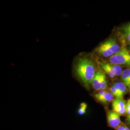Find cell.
<instances>
[{"label":"cell","instance_id":"cell-4","mask_svg":"<svg viewBox=\"0 0 130 130\" xmlns=\"http://www.w3.org/2000/svg\"><path fill=\"white\" fill-rule=\"evenodd\" d=\"M107 121L109 126L113 129H116L121 124L120 115L113 110L107 112Z\"/></svg>","mask_w":130,"mask_h":130},{"label":"cell","instance_id":"cell-11","mask_svg":"<svg viewBox=\"0 0 130 130\" xmlns=\"http://www.w3.org/2000/svg\"><path fill=\"white\" fill-rule=\"evenodd\" d=\"M121 79L123 84L127 86V88L129 87V74H128V69L125 70L122 72L121 74Z\"/></svg>","mask_w":130,"mask_h":130},{"label":"cell","instance_id":"cell-18","mask_svg":"<svg viewBox=\"0 0 130 130\" xmlns=\"http://www.w3.org/2000/svg\"><path fill=\"white\" fill-rule=\"evenodd\" d=\"M116 130H125L124 125V124L121 125L117 129H116Z\"/></svg>","mask_w":130,"mask_h":130},{"label":"cell","instance_id":"cell-1","mask_svg":"<svg viewBox=\"0 0 130 130\" xmlns=\"http://www.w3.org/2000/svg\"><path fill=\"white\" fill-rule=\"evenodd\" d=\"M76 72L85 86L88 87L96 74L94 63L88 58H80L76 66Z\"/></svg>","mask_w":130,"mask_h":130},{"label":"cell","instance_id":"cell-17","mask_svg":"<svg viewBox=\"0 0 130 130\" xmlns=\"http://www.w3.org/2000/svg\"><path fill=\"white\" fill-rule=\"evenodd\" d=\"M126 115L130 117V98L126 102Z\"/></svg>","mask_w":130,"mask_h":130},{"label":"cell","instance_id":"cell-20","mask_svg":"<svg viewBox=\"0 0 130 130\" xmlns=\"http://www.w3.org/2000/svg\"><path fill=\"white\" fill-rule=\"evenodd\" d=\"M126 122L130 126V117H127L126 118Z\"/></svg>","mask_w":130,"mask_h":130},{"label":"cell","instance_id":"cell-7","mask_svg":"<svg viewBox=\"0 0 130 130\" xmlns=\"http://www.w3.org/2000/svg\"><path fill=\"white\" fill-rule=\"evenodd\" d=\"M97 50L100 55L105 57L109 56L111 57L114 55L109 48L107 46L105 42L100 45V46L98 47Z\"/></svg>","mask_w":130,"mask_h":130},{"label":"cell","instance_id":"cell-13","mask_svg":"<svg viewBox=\"0 0 130 130\" xmlns=\"http://www.w3.org/2000/svg\"><path fill=\"white\" fill-rule=\"evenodd\" d=\"M118 84H119V88H120L121 95L122 98H123V96H124V95L125 94L127 91V87L125 85L123 84V83L122 82L118 83Z\"/></svg>","mask_w":130,"mask_h":130},{"label":"cell","instance_id":"cell-5","mask_svg":"<svg viewBox=\"0 0 130 130\" xmlns=\"http://www.w3.org/2000/svg\"><path fill=\"white\" fill-rule=\"evenodd\" d=\"M94 98L98 102L103 104L110 102L114 100V95L111 92H107L105 90H101L94 94Z\"/></svg>","mask_w":130,"mask_h":130},{"label":"cell","instance_id":"cell-21","mask_svg":"<svg viewBox=\"0 0 130 130\" xmlns=\"http://www.w3.org/2000/svg\"><path fill=\"white\" fill-rule=\"evenodd\" d=\"M124 127H125V130H130V129L127 127L125 125H124Z\"/></svg>","mask_w":130,"mask_h":130},{"label":"cell","instance_id":"cell-3","mask_svg":"<svg viewBox=\"0 0 130 130\" xmlns=\"http://www.w3.org/2000/svg\"><path fill=\"white\" fill-rule=\"evenodd\" d=\"M112 109L121 115L126 114V102L123 98H116L112 102Z\"/></svg>","mask_w":130,"mask_h":130},{"label":"cell","instance_id":"cell-9","mask_svg":"<svg viewBox=\"0 0 130 130\" xmlns=\"http://www.w3.org/2000/svg\"><path fill=\"white\" fill-rule=\"evenodd\" d=\"M109 66L114 73L116 75V76L121 75L123 71L122 70L121 66L119 65H113L112 64H109Z\"/></svg>","mask_w":130,"mask_h":130},{"label":"cell","instance_id":"cell-15","mask_svg":"<svg viewBox=\"0 0 130 130\" xmlns=\"http://www.w3.org/2000/svg\"><path fill=\"white\" fill-rule=\"evenodd\" d=\"M110 92L112 93V94L114 95V96H115L116 98H121V96H120L119 93H118L116 89L115 88V87L114 86H112L111 87Z\"/></svg>","mask_w":130,"mask_h":130},{"label":"cell","instance_id":"cell-12","mask_svg":"<svg viewBox=\"0 0 130 130\" xmlns=\"http://www.w3.org/2000/svg\"><path fill=\"white\" fill-rule=\"evenodd\" d=\"M124 36L127 39V41L130 42V23L126 25L122 29Z\"/></svg>","mask_w":130,"mask_h":130},{"label":"cell","instance_id":"cell-6","mask_svg":"<svg viewBox=\"0 0 130 130\" xmlns=\"http://www.w3.org/2000/svg\"><path fill=\"white\" fill-rule=\"evenodd\" d=\"M106 76L104 73H103L100 71H98L95 75V76L92 82V85L93 88L96 91L101 90V84L103 79Z\"/></svg>","mask_w":130,"mask_h":130},{"label":"cell","instance_id":"cell-10","mask_svg":"<svg viewBox=\"0 0 130 130\" xmlns=\"http://www.w3.org/2000/svg\"><path fill=\"white\" fill-rule=\"evenodd\" d=\"M101 67L107 75L110 77V78H114L116 75L114 73L113 71L109 67V64L108 63H102L101 64Z\"/></svg>","mask_w":130,"mask_h":130},{"label":"cell","instance_id":"cell-8","mask_svg":"<svg viewBox=\"0 0 130 130\" xmlns=\"http://www.w3.org/2000/svg\"><path fill=\"white\" fill-rule=\"evenodd\" d=\"M105 42L114 55L118 54L121 51V47L114 39H109Z\"/></svg>","mask_w":130,"mask_h":130},{"label":"cell","instance_id":"cell-2","mask_svg":"<svg viewBox=\"0 0 130 130\" xmlns=\"http://www.w3.org/2000/svg\"><path fill=\"white\" fill-rule=\"evenodd\" d=\"M109 60L113 65H124L130 66V52L125 48L123 47L119 53L111 56Z\"/></svg>","mask_w":130,"mask_h":130},{"label":"cell","instance_id":"cell-14","mask_svg":"<svg viewBox=\"0 0 130 130\" xmlns=\"http://www.w3.org/2000/svg\"><path fill=\"white\" fill-rule=\"evenodd\" d=\"M87 105L85 103H82L80 105V108L78 110V113L80 115H83L86 113Z\"/></svg>","mask_w":130,"mask_h":130},{"label":"cell","instance_id":"cell-19","mask_svg":"<svg viewBox=\"0 0 130 130\" xmlns=\"http://www.w3.org/2000/svg\"><path fill=\"white\" fill-rule=\"evenodd\" d=\"M128 74H129V83L128 90H130V69H128Z\"/></svg>","mask_w":130,"mask_h":130},{"label":"cell","instance_id":"cell-16","mask_svg":"<svg viewBox=\"0 0 130 130\" xmlns=\"http://www.w3.org/2000/svg\"><path fill=\"white\" fill-rule=\"evenodd\" d=\"M107 82L106 77L104 78L102 81V83L101 84L100 87H101V90H105L107 88Z\"/></svg>","mask_w":130,"mask_h":130}]
</instances>
